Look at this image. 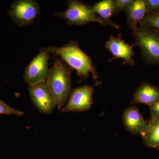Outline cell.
Wrapping results in <instances>:
<instances>
[{
  "label": "cell",
  "instance_id": "6da1fadb",
  "mask_svg": "<svg viewBox=\"0 0 159 159\" xmlns=\"http://www.w3.org/2000/svg\"><path fill=\"white\" fill-rule=\"evenodd\" d=\"M47 48L50 53L60 56L70 68L76 71L77 75L82 79H87L91 74L96 84H99L92 59L80 49L77 41H70L62 47L50 46Z\"/></svg>",
  "mask_w": 159,
  "mask_h": 159
},
{
  "label": "cell",
  "instance_id": "7a4b0ae2",
  "mask_svg": "<svg viewBox=\"0 0 159 159\" xmlns=\"http://www.w3.org/2000/svg\"><path fill=\"white\" fill-rule=\"evenodd\" d=\"M70 68L61 59L55 58L46 80L58 110L65 106L72 93Z\"/></svg>",
  "mask_w": 159,
  "mask_h": 159
},
{
  "label": "cell",
  "instance_id": "3957f363",
  "mask_svg": "<svg viewBox=\"0 0 159 159\" xmlns=\"http://www.w3.org/2000/svg\"><path fill=\"white\" fill-rule=\"evenodd\" d=\"M132 31L145 62L148 65H159V32L143 26H139Z\"/></svg>",
  "mask_w": 159,
  "mask_h": 159
},
{
  "label": "cell",
  "instance_id": "277c9868",
  "mask_svg": "<svg viewBox=\"0 0 159 159\" xmlns=\"http://www.w3.org/2000/svg\"><path fill=\"white\" fill-rule=\"evenodd\" d=\"M65 11L55 12L56 16L66 21L70 25H84L91 22L103 25L99 16L92 10L91 6L77 0L67 1Z\"/></svg>",
  "mask_w": 159,
  "mask_h": 159
},
{
  "label": "cell",
  "instance_id": "5b68a950",
  "mask_svg": "<svg viewBox=\"0 0 159 159\" xmlns=\"http://www.w3.org/2000/svg\"><path fill=\"white\" fill-rule=\"evenodd\" d=\"M40 13L39 3L35 0H16L10 4L8 15L14 24L27 27L34 23Z\"/></svg>",
  "mask_w": 159,
  "mask_h": 159
},
{
  "label": "cell",
  "instance_id": "8992f818",
  "mask_svg": "<svg viewBox=\"0 0 159 159\" xmlns=\"http://www.w3.org/2000/svg\"><path fill=\"white\" fill-rule=\"evenodd\" d=\"M50 54L47 48H42L37 55L26 67L24 79L29 86L47 80L50 70L48 68Z\"/></svg>",
  "mask_w": 159,
  "mask_h": 159
},
{
  "label": "cell",
  "instance_id": "52a82bcc",
  "mask_svg": "<svg viewBox=\"0 0 159 159\" xmlns=\"http://www.w3.org/2000/svg\"><path fill=\"white\" fill-rule=\"evenodd\" d=\"M28 92L31 101L41 113L51 114L57 106L46 80L29 86Z\"/></svg>",
  "mask_w": 159,
  "mask_h": 159
},
{
  "label": "cell",
  "instance_id": "ba28073f",
  "mask_svg": "<svg viewBox=\"0 0 159 159\" xmlns=\"http://www.w3.org/2000/svg\"><path fill=\"white\" fill-rule=\"evenodd\" d=\"M94 92V88L87 84L74 89L62 111L82 112L89 110L93 104Z\"/></svg>",
  "mask_w": 159,
  "mask_h": 159
},
{
  "label": "cell",
  "instance_id": "9c48e42d",
  "mask_svg": "<svg viewBox=\"0 0 159 159\" xmlns=\"http://www.w3.org/2000/svg\"><path fill=\"white\" fill-rule=\"evenodd\" d=\"M105 48L113 56L111 60L122 59L123 64L133 66L135 64L133 59L134 53L133 51V46L126 43L120 37L111 36L106 43Z\"/></svg>",
  "mask_w": 159,
  "mask_h": 159
},
{
  "label": "cell",
  "instance_id": "30bf717a",
  "mask_svg": "<svg viewBox=\"0 0 159 159\" xmlns=\"http://www.w3.org/2000/svg\"><path fill=\"white\" fill-rule=\"evenodd\" d=\"M122 120L125 129L133 134H142L148 128V123L144 120L139 109L134 106L124 111Z\"/></svg>",
  "mask_w": 159,
  "mask_h": 159
},
{
  "label": "cell",
  "instance_id": "8fae6325",
  "mask_svg": "<svg viewBox=\"0 0 159 159\" xmlns=\"http://www.w3.org/2000/svg\"><path fill=\"white\" fill-rule=\"evenodd\" d=\"M158 100L159 88L150 83L144 82L137 89L131 103H142L150 107Z\"/></svg>",
  "mask_w": 159,
  "mask_h": 159
},
{
  "label": "cell",
  "instance_id": "7c38bea8",
  "mask_svg": "<svg viewBox=\"0 0 159 159\" xmlns=\"http://www.w3.org/2000/svg\"><path fill=\"white\" fill-rule=\"evenodd\" d=\"M127 17V24L132 31L139 25L148 14L145 0H135L124 10Z\"/></svg>",
  "mask_w": 159,
  "mask_h": 159
},
{
  "label": "cell",
  "instance_id": "4fadbf2b",
  "mask_svg": "<svg viewBox=\"0 0 159 159\" xmlns=\"http://www.w3.org/2000/svg\"><path fill=\"white\" fill-rule=\"evenodd\" d=\"M91 8L94 13L99 16V17L103 23V25H108L116 29H119V26L111 20V17L113 15V0L99 1L91 6Z\"/></svg>",
  "mask_w": 159,
  "mask_h": 159
},
{
  "label": "cell",
  "instance_id": "5bb4252c",
  "mask_svg": "<svg viewBox=\"0 0 159 159\" xmlns=\"http://www.w3.org/2000/svg\"><path fill=\"white\" fill-rule=\"evenodd\" d=\"M141 135L146 147L159 149V118L150 120L147 130Z\"/></svg>",
  "mask_w": 159,
  "mask_h": 159
},
{
  "label": "cell",
  "instance_id": "9a60e30c",
  "mask_svg": "<svg viewBox=\"0 0 159 159\" xmlns=\"http://www.w3.org/2000/svg\"><path fill=\"white\" fill-rule=\"evenodd\" d=\"M139 25L159 32V12L147 14Z\"/></svg>",
  "mask_w": 159,
  "mask_h": 159
},
{
  "label": "cell",
  "instance_id": "2e32d148",
  "mask_svg": "<svg viewBox=\"0 0 159 159\" xmlns=\"http://www.w3.org/2000/svg\"><path fill=\"white\" fill-rule=\"evenodd\" d=\"M0 114L8 115H14L21 116L24 115V112L12 108L4 101L0 99Z\"/></svg>",
  "mask_w": 159,
  "mask_h": 159
},
{
  "label": "cell",
  "instance_id": "e0dca14e",
  "mask_svg": "<svg viewBox=\"0 0 159 159\" xmlns=\"http://www.w3.org/2000/svg\"><path fill=\"white\" fill-rule=\"evenodd\" d=\"M133 0H115L113 1V15L124 11L126 7L133 2Z\"/></svg>",
  "mask_w": 159,
  "mask_h": 159
},
{
  "label": "cell",
  "instance_id": "ac0fdd59",
  "mask_svg": "<svg viewBox=\"0 0 159 159\" xmlns=\"http://www.w3.org/2000/svg\"><path fill=\"white\" fill-rule=\"evenodd\" d=\"M145 2L148 14L159 12V0H145Z\"/></svg>",
  "mask_w": 159,
  "mask_h": 159
},
{
  "label": "cell",
  "instance_id": "d6986e66",
  "mask_svg": "<svg viewBox=\"0 0 159 159\" xmlns=\"http://www.w3.org/2000/svg\"><path fill=\"white\" fill-rule=\"evenodd\" d=\"M150 111L151 119L155 120L159 118V100L150 107Z\"/></svg>",
  "mask_w": 159,
  "mask_h": 159
}]
</instances>
